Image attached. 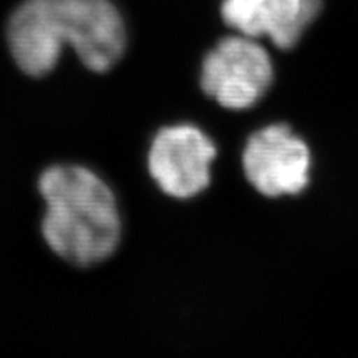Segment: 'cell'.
<instances>
[{"label": "cell", "mask_w": 358, "mask_h": 358, "mask_svg": "<svg viewBox=\"0 0 358 358\" xmlns=\"http://www.w3.org/2000/svg\"><path fill=\"white\" fill-rule=\"evenodd\" d=\"M7 42L19 69L43 77L69 43L87 69L108 71L127 50V27L110 0H25L12 13Z\"/></svg>", "instance_id": "6da1fadb"}, {"label": "cell", "mask_w": 358, "mask_h": 358, "mask_svg": "<svg viewBox=\"0 0 358 358\" xmlns=\"http://www.w3.org/2000/svg\"><path fill=\"white\" fill-rule=\"evenodd\" d=\"M243 168L250 185L264 196L297 194L308 182L310 151L289 127L271 124L250 134Z\"/></svg>", "instance_id": "5b68a950"}, {"label": "cell", "mask_w": 358, "mask_h": 358, "mask_svg": "<svg viewBox=\"0 0 358 358\" xmlns=\"http://www.w3.org/2000/svg\"><path fill=\"white\" fill-rule=\"evenodd\" d=\"M47 211L42 234L50 249L73 266H93L115 252L122 221L113 191L87 168L58 164L38 181Z\"/></svg>", "instance_id": "7a4b0ae2"}, {"label": "cell", "mask_w": 358, "mask_h": 358, "mask_svg": "<svg viewBox=\"0 0 358 358\" xmlns=\"http://www.w3.org/2000/svg\"><path fill=\"white\" fill-rule=\"evenodd\" d=\"M216 145L198 127L176 124L163 128L151 143L148 168L168 196L189 199L211 181Z\"/></svg>", "instance_id": "277c9868"}, {"label": "cell", "mask_w": 358, "mask_h": 358, "mask_svg": "<svg viewBox=\"0 0 358 358\" xmlns=\"http://www.w3.org/2000/svg\"><path fill=\"white\" fill-rule=\"evenodd\" d=\"M272 82L274 65L257 38L241 34L221 38L203 60L201 87L224 108H250Z\"/></svg>", "instance_id": "3957f363"}, {"label": "cell", "mask_w": 358, "mask_h": 358, "mask_svg": "<svg viewBox=\"0 0 358 358\" xmlns=\"http://www.w3.org/2000/svg\"><path fill=\"white\" fill-rule=\"evenodd\" d=\"M322 0H222L221 17L236 34L267 37L289 50L319 17Z\"/></svg>", "instance_id": "8992f818"}]
</instances>
